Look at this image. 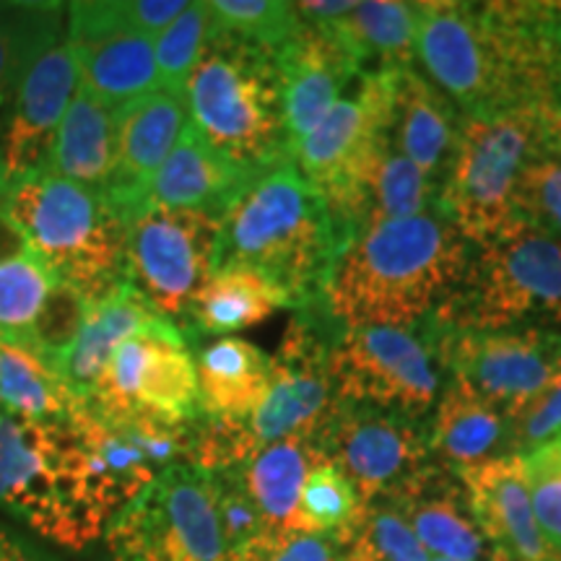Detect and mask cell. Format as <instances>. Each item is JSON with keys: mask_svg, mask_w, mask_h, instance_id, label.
<instances>
[{"mask_svg": "<svg viewBox=\"0 0 561 561\" xmlns=\"http://www.w3.org/2000/svg\"><path fill=\"white\" fill-rule=\"evenodd\" d=\"M0 216L24 248L89 305L125 284V224L107 193L34 172L0 193Z\"/></svg>", "mask_w": 561, "mask_h": 561, "instance_id": "cell-3", "label": "cell"}, {"mask_svg": "<svg viewBox=\"0 0 561 561\" xmlns=\"http://www.w3.org/2000/svg\"><path fill=\"white\" fill-rule=\"evenodd\" d=\"M362 496L333 462L320 460L301 483L294 530L339 536L356 520Z\"/></svg>", "mask_w": 561, "mask_h": 561, "instance_id": "cell-38", "label": "cell"}, {"mask_svg": "<svg viewBox=\"0 0 561 561\" xmlns=\"http://www.w3.org/2000/svg\"><path fill=\"white\" fill-rule=\"evenodd\" d=\"M58 286L60 278L24 244L0 255V335L30 346Z\"/></svg>", "mask_w": 561, "mask_h": 561, "instance_id": "cell-35", "label": "cell"}, {"mask_svg": "<svg viewBox=\"0 0 561 561\" xmlns=\"http://www.w3.org/2000/svg\"><path fill=\"white\" fill-rule=\"evenodd\" d=\"M434 320L462 331L561 333V237L512 219L500 234L473 244L458 294Z\"/></svg>", "mask_w": 561, "mask_h": 561, "instance_id": "cell-6", "label": "cell"}, {"mask_svg": "<svg viewBox=\"0 0 561 561\" xmlns=\"http://www.w3.org/2000/svg\"><path fill=\"white\" fill-rule=\"evenodd\" d=\"M237 561H348L339 536L305 530L261 533Z\"/></svg>", "mask_w": 561, "mask_h": 561, "instance_id": "cell-44", "label": "cell"}, {"mask_svg": "<svg viewBox=\"0 0 561 561\" xmlns=\"http://www.w3.org/2000/svg\"><path fill=\"white\" fill-rule=\"evenodd\" d=\"M0 561H37L32 557V551L26 549L19 538H13L11 533L0 530Z\"/></svg>", "mask_w": 561, "mask_h": 561, "instance_id": "cell-47", "label": "cell"}, {"mask_svg": "<svg viewBox=\"0 0 561 561\" xmlns=\"http://www.w3.org/2000/svg\"><path fill=\"white\" fill-rule=\"evenodd\" d=\"M191 128L248 172L291 161L276 53L210 34L185 83Z\"/></svg>", "mask_w": 561, "mask_h": 561, "instance_id": "cell-4", "label": "cell"}, {"mask_svg": "<svg viewBox=\"0 0 561 561\" xmlns=\"http://www.w3.org/2000/svg\"><path fill=\"white\" fill-rule=\"evenodd\" d=\"M294 301L265 273L250 265H219L193 301L187 318L191 335H224L261 325L273 312L286 310Z\"/></svg>", "mask_w": 561, "mask_h": 561, "instance_id": "cell-30", "label": "cell"}, {"mask_svg": "<svg viewBox=\"0 0 561 561\" xmlns=\"http://www.w3.org/2000/svg\"><path fill=\"white\" fill-rule=\"evenodd\" d=\"M0 507L70 551L104 536L89 502L73 430L66 421L5 419L0 430Z\"/></svg>", "mask_w": 561, "mask_h": 561, "instance_id": "cell-7", "label": "cell"}, {"mask_svg": "<svg viewBox=\"0 0 561 561\" xmlns=\"http://www.w3.org/2000/svg\"><path fill=\"white\" fill-rule=\"evenodd\" d=\"M117 159L115 110L76 89L42 172L107 193Z\"/></svg>", "mask_w": 561, "mask_h": 561, "instance_id": "cell-31", "label": "cell"}, {"mask_svg": "<svg viewBox=\"0 0 561 561\" xmlns=\"http://www.w3.org/2000/svg\"><path fill=\"white\" fill-rule=\"evenodd\" d=\"M442 182L419 170L392 146L390 133L377 144L346 216L348 240L375 224L411 219L437 210Z\"/></svg>", "mask_w": 561, "mask_h": 561, "instance_id": "cell-27", "label": "cell"}, {"mask_svg": "<svg viewBox=\"0 0 561 561\" xmlns=\"http://www.w3.org/2000/svg\"><path fill=\"white\" fill-rule=\"evenodd\" d=\"M523 466L538 528L561 553V437L525 453Z\"/></svg>", "mask_w": 561, "mask_h": 561, "instance_id": "cell-41", "label": "cell"}, {"mask_svg": "<svg viewBox=\"0 0 561 561\" xmlns=\"http://www.w3.org/2000/svg\"><path fill=\"white\" fill-rule=\"evenodd\" d=\"M396 76L398 68L367 70L359 79V89L335 102L291 151L301 180L328 203L346 237V216L362 174L377 144L390 133Z\"/></svg>", "mask_w": 561, "mask_h": 561, "instance_id": "cell-13", "label": "cell"}, {"mask_svg": "<svg viewBox=\"0 0 561 561\" xmlns=\"http://www.w3.org/2000/svg\"><path fill=\"white\" fill-rule=\"evenodd\" d=\"M0 530H3V528H0Z\"/></svg>", "mask_w": 561, "mask_h": 561, "instance_id": "cell-53", "label": "cell"}, {"mask_svg": "<svg viewBox=\"0 0 561 561\" xmlns=\"http://www.w3.org/2000/svg\"><path fill=\"white\" fill-rule=\"evenodd\" d=\"M538 153H543V110L462 117L437 210L471 244L491 240L515 219L517 180Z\"/></svg>", "mask_w": 561, "mask_h": 561, "instance_id": "cell-8", "label": "cell"}, {"mask_svg": "<svg viewBox=\"0 0 561 561\" xmlns=\"http://www.w3.org/2000/svg\"><path fill=\"white\" fill-rule=\"evenodd\" d=\"M460 121V110L413 62L398 68L390 140L437 182L445 180Z\"/></svg>", "mask_w": 561, "mask_h": 561, "instance_id": "cell-24", "label": "cell"}, {"mask_svg": "<svg viewBox=\"0 0 561 561\" xmlns=\"http://www.w3.org/2000/svg\"><path fill=\"white\" fill-rule=\"evenodd\" d=\"M471 252L439 210L375 224L346 242L320 305L339 328L426 325L450 307Z\"/></svg>", "mask_w": 561, "mask_h": 561, "instance_id": "cell-1", "label": "cell"}, {"mask_svg": "<svg viewBox=\"0 0 561 561\" xmlns=\"http://www.w3.org/2000/svg\"><path fill=\"white\" fill-rule=\"evenodd\" d=\"M318 445L362 502L392 496L432 462L430 421L362 403L335 401L320 424Z\"/></svg>", "mask_w": 561, "mask_h": 561, "instance_id": "cell-15", "label": "cell"}, {"mask_svg": "<svg viewBox=\"0 0 561 561\" xmlns=\"http://www.w3.org/2000/svg\"><path fill=\"white\" fill-rule=\"evenodd\" d=\"M110 561H234L224 538L210 473L167 468L104 530Z\"/></svg>", "mask_w": 561, "mask_h": 561, "instance_id": "cell-11", "label": "cell"}, {"mask_svg": "<svg viewBox=\"0 0 561 561\" xmlns=\"http://www.w3.org/2000/svg\"><path fill=\"white\" fill-rule=\"evenodd\" d=\"M335 401L375 405L430 421L450 371L437 325L339 328L328 354Z\"/></svg>", "mask_w": 561, "mask_h": 561, "instance_id": "cell-9", "label": "cell"}, {"mask_svg": "<svg viewBox=\"0 0 561 561\" xmlns=\"http://www.w3.org/2000/svg\"><path fill=\"white\" fill-rule=\"evenodd\" d=\"M201 419H244L271 390V356L255 343L219 339L195 356Z\"/></svg>", "mask_w": 561, "mask_h": 561, "instance_id": "cell-28", "label": "cell"}, {"mask_svg": "<svg viewBox=\"0 0 561 561\" xmlns=\"http://www.w3.org/2000/svg\"><path fill=\"white\" fill-rule=\"evenodd\" d=\"M491 561H510V559L502 557V553H494V559H491Z\"/></svg>", "mask_w": 561, "mask_h": 561, "instance_id": "cell-50", "label": "cell"}, {"mask_svg": "<svg viewBox=\"0 0 561 561\" xmlns=\"http://www.w3.org/2000/svg\"><path fill=\"white\" fill-rule=\"evenodd\" d=\"M3 421H5V416H3V411H0V430H3Z\"/></svg>", "mask_w": 561, "mask_h": 561, "instance_id": "cell-51", "label": "cell"}, {"mask_svg": "<svg viewBox=\"0 0 561 561\" xmlns=\"http://www.w3.org/2000/svg\"><path fill=\"white\" fill-rule=\"evenodd\" d=\"M96 520H115L167 468L193 460L195 424L110 419L87 403L68 416Z\"/></svg>", "mask_w": 561, "mask_h": 561, "instance_id": "cell-12", "label": "cell"}, {"mask_svg": "<svg viewBox=\"0 0 561 561\" xmlns=\"http://www.w3.org/2000/svg\"><path fill=\"white\" fill-rule=\"evenodd\" d=\"M419 26V3L405 0H362L343 13L341 19L331 21L328 30L335 39L346 47L351 58L359 62L362 73L371 70L401 68L413 62V47H416Z\"/></svg>", "mask_w": 561, "mask_h": 561, "instance_id": "cell-32", "label": "cell"}, {"mask_svg": "<svg viewBox=\"0 0 561 561\" xmlns=\"http://www.w3.org/2000/svg\"><path fill=\"white\" fill-rule=\"evenodd\" d=\"M335 333L339 325L328 318L320 301L297 310L276 356H271L273 377L265 401L244 419H198L193 466L208 473L227 471L273 442L318 432L335 405L328 367Z\"/></svg>", "mask_w": 561, "mask_h": 561, "instance_id": "cell-5", "label": "cell"}, {"mask_svg": "<svg viewBox=\"0 0 561 561\" xmlns=\"http://www.w3.org/2000/svg\"><path fill=\"white\" fill-rule=\"evenodd\" d=\"M450 377H458L504 416L561 380V333L543 328L462 331L434 320Z\"/></svg>", "mask_w": 561, "mask_h": 561, "instance_id": "cell-16", "label": "cell"}, {"mask_svg": "<svg viewBox=\"0 0 561 561\" xmlns=\"http://www.w3.org/2000/svg\"><path fill=\"white\" fill-rule=\"evenodd\" d=\"M161 314L125 280L107 297L89 305L79 333L58 364L62 382L73 392L76 401H89L96 380L117 348L133 335L149 333L164 325Z\"/></svg>", "mask_w": 561, "mask_h": 561, "instance_id": "cell-23", "label": "cell"}, {"mask_svg": "<svg viewBox=\"0 0 561 561\" xmlns=\"http://www.w3.org/2000/svg\"><path fill=\"white\" fill-rule=\"evenodd\" d=\"M510 455H525L561 437V380L507 413Z\"/></svg>", "mask_w": 561, "mask_h": 561, "instance_id": "cell-43", "label": "cell"}, {"mask_svg": "<svg viewBox=\"0 0 561 561\" xmlns=\"http://www.w3.org/2000/svg\"><path fill=\"white\" fill-rule=\"evenodd\" d=\"M210 34H229L278 53L305 24L286 0H208Z\"/></svg>", "mask_w": 561, "mask_h": 561, "instance_id": "cell-37", "label": "cell"}, {"mask_svg": "<svg viewBox=\"0 0 561 561\" xmlns=\"http://www.w3.org/2000/svg\"><path fill=\"white\" fill-rule=\"evenodd\" d=\"M79 89V70L68 42L53 45L5 100L3 128H0V167L5 185L42 172L50 159L55 133Z\"/></svg>", "mask_w": 561, "mask_h": 561, "instance_id": "cell-18", "label": "cell"}, {"mask_svg": "<svg viewBox=\"0 0 561 561\" xmlns=\"http://www.w3.org/2000/svg\"><path fill=\"white\" fill-rule=\"evenodd\" d=\"M430 455L453 473L510 455L507 416L458 377H447L430 416Z\"/></svg>", "mask_w": 561, "mask_h": 561, "instance_id": "cell-26", "label": "cell"}, {"mask_svg": "<svg viewBox=\"0 0 561 561\" xmlns=\"http://www.w3.org/2000/svg\"><path fill=\"white\" fill-rule=\"evenodd\" d=\"M210 37L208 0L187 3L185 11L153 39V60H157L159 83L164 89L185 91L195 62Z\"/></svg>", "mask_w": 561, "mask_h": 561, "instance_id": "cell-39", "label": "cell"}, {"mask_svg": "<svg viewBox=\"0 0 561 561\" xmlns=\"http://www.w3.org/2000/svg\"><path fill=\"white\" fill-rule=\"evenodd\" d=\"M185 0H121L130 30L149 39H157L185 11Z\"/></svg>", "mask_w": 561, "mask_h": 561, "instance_id": "cell-45", "label": "cell"}, {"mask_svg": "<svg viewBox=\"0 0 561 561\" xmlns=\"http://www.w3.org/2000/svg\"><path fill=\"white\" fill-rule=\"evenodd\" d=\"M430 561H450V559H434V557H432Z\"/></svg>", "mask_w": 561, "mask_h": 561, "instance_id": "cell-52", "label": "cell"}, {"mask_svg": "<svg viewBox=\"0 0 561 561\" xmlns=\"http://www.w3.org/2000/svg\"><path fill=\"white\" fill-rule=\"evenodd\" d=\"M458 476L494 553L510 561H561L533 515L523 455H502Z\"/></svg>", "mask_w": 561, "mask_h": 561, "instance_id": "cell-21", "label": "cell"}, {"mask_svg": "<svg viewBox=\"0 0 561 561\" xmlns=\"http://www.w3.org/2000/svg\"><path fill=\"white\" fill-rule=\"evenodd\" d=\"M348 237L294 161L257 172L221 214L219 265H250L289 294L294 310L318 305Z\"/></svg>", "mask_w": 561, "mask_h": 561, "instance_id": "cell-2", "label": "cell"}, {"mask_svg": "<svg viewBox=\"0 0 561 561\" xmlns=\"http://www.w3.org/2000/svg\"><path fill=\"white\" fill-rule=\"evenodd\" d=\"M79 403L58 364L0 335V411L5 419L66 421Z\"/></svg>", "mask_w": 561, "mask_h": 561, "instance_id": "cell-33", "label": "cell"}, {"mask_svg": "<svg viewBox=\"0 0 561 561\" xmlns=\"http://www.w3.org/2000/svg\"><path fill=\"white\" fill-rule=\"evenodd\" d=\"M187 123L191 115H187L185 91L164 87L115 110L117 159L107 198L115 203L125 221L138 208L146 187L178 146Z\"/></svg>", "mask_w": 561, "mask_h": 561, "instance_id": "cell-19", "label": "cell"}, {"mask_svg": "<svg viewBox=\"0 0 561 561\" xmlns=\"http://www.w3.org/2000/svg\"><path fill=\"white\" fill-rule=\"evenodd\" d=\"M276 60L286 136L294 151V146L333 110L343 89L364 73L359 62L351 58L331 32L307 21L276 53Z\"/></svg>", "mask_w": 561, "mask_h": 561, "instance_id": "cell-20", "label": "cell"}, {"mask_svg": "<svg viewBox=\"0 0 561 561\" xmlns=\"http://www.w3.org/2000/svg\"><path fill=\"white\" fill-rule=\"evenodd\" d=\"M348 561H430L392 500L364 502L356 520L339 533Z\"/></svg>", "mask_w": 561, "mask_h": 561, "instance_id": "cell-36", "label": "cell"}, {"mask_svg": "<svg viewBox=\"0 0 561 561\" xmlns=\"http://www.w3.org/2000/svg\"><path fill=\"white\" fill-rule=\"evenodd\" d=\"M210 483H214L216 510H219L224 538H227L231 557L237 561L240 553L263 533V520L248 496V491H244L237 468L214 471L210 473Z\"/></svg>", "mask_w": 561, "mask_h": 561, "instance_id": "cell-42", "label": "cell"}, {"mask_svg": "<svg viewBox=\"0 0 561 561\" xmlns=\"http://www.w3.org/2000/svg\"><path fill=\"white\" fill-rule=\"evenodd\" d=\"M110 419L191 424L201 419L191 341L172 322L133 335L112 354L89 401Z\"/></svg>", "mask_w": 561, "mask_h": 561, "instance_id": "cell-14", "label": "cell"}, {"mask_svg": "<svg viewBox=\"0 0 561 561\" xmlns=\"http://www.w3.org/2000/svg\"><path fill=\"white\" fill-rule=\"evenodd\" d=\"M543 153L561 161V107L543 112Z\"/></svg>", "mask_w": 561, "mask_h": 561, "instance_id": "cell-46", "label": "cell"}, {"mask_svg": "<svg viewBox=\"0 0 561 561\" xmlns=\"http://www.w3.org/2000/svg\"><path fill=\"white\" fill-rule=\"evenodd\" d=\"M66 42L79 70V89L112 110L161 87L153 39L130 30L121 0L68 3Z\"/></svg>", "mask_w": 561, "mask_h": 561, "instance_id": "cell-17", "label": "cell"}, {"mask_svg": "<svg viewBox=\"0 0 561 561\" xmlns=\"http://www.w3.org/2000/svg\"><path fill=\"white\" fill-rule=\"evenodd\" d=\"M3 187H5V178H3V167H0V193H3Z\"/></svg>", "mask_w": 561, "mask_h": 561, "instance_id": "cell-49", "label": "cell"}, {"mask_svg": "<svg viewBox=\"0 0 561 561\" xmlns=\"http://www.w3.org/2000/svg\"><path fill=\"white\" fill-rule=\"evenodd\" d=\"M388 500L401 510L430 557L450 561L494 559V549L476 523L458 473L430 462Z\"/></svg>", "mask_w": 561, "mask_h": 561, "instance_id": "cell-22", "label": "cell"}, {"mask_svg": "<svg viewBox=\"0 0 561 561\" xmlns=\"http://www.w3.org/2000/svg\"><path fill=\"white\" fill-rule=\"evenodd\" d=\"M257 172H248L216 153L187 123L178 146L146 187L140 206L206 210L221 216Z\"/></svg>", "mask_w": 561, "mask_h": 561, "instance_id": "cell-25", "label": "cell"}, {"mask_svg": "<svg viewBox=\"0 0 561 561\" xmlns=\"http://www.w3.org/2000/svg\"><path fill=\"white\" fill-rule=\"evenodd\" d=\"M546 21H549L551 42L561 58V3H546Z\"/></svg>", "mask_w": 561, "mask_h": 561, "instance_id": "cell-48", "label": "cell"}, {"mask_svg": "<svg viewBox=\"0 0 561 561\" xmlns=\"http://www.w3.org/2000/svg\"><path fill=\"white\" fill-rule=\"evenodd\" d=\"M62 3L3 0L0 3V107L42 55L66 39Z\"/></svg>", "mask_w": 561, "mask_h": 561, "instance_id": "cell-34", "label": "cell"}, {"mask_svg": "<svg viewBox=\"0 0 561 561\" xmlns=\"http://www.w3.org/2000/svg\"><path fill=\"white\" fill-rule=\"evenodd\" d=\"M322 458L318 432L278 439L237 466L240 481L263 520V533L294 530L297 502L307 473Z\"/></svg>", "mask_w": 561, "mask_h": 561, "instance_id": "cell-29", "label": "cell"}, {"mask_svg": "<svg viewBox=\"0 0 561 561\" xmlns=\"http://www.w3.org/2000/svg\"><path fill=\"white\" fill-rule=\"evenodd\" d=\"M515 219L561 237V161L538 153L533 157L515 187Z\"/></svg>", "mask_w": 561, "mask_h": 561, "instance_id": "cell-40", "label": "cell"}, {"mask_svg": "<svg viewBox=\"0 0 561 561\" xmlns=\"http://www.w3.org/2000/svg\"><path fill=\"white\" fill-rule=\"evenodd\" d=\"M125 229V280L187 339V318L219 268L221 216L140 206Z\"/></svg>", "mask_w": 561, "mask_h": 561, "instance_id": "cell-10", "label": "cell"}]
</instances>
